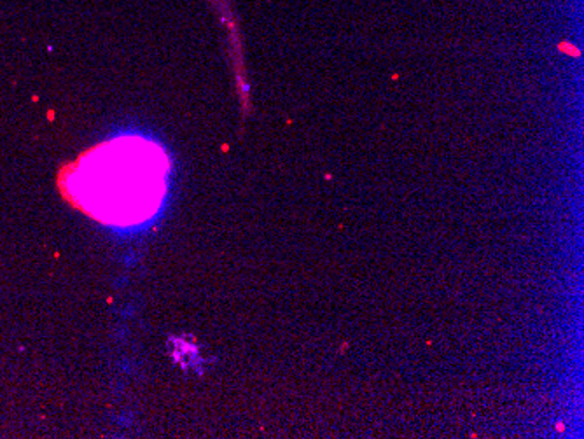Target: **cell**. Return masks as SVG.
<instances>
[{"label":"cell","mask_w":584,"mask_h":439,"mask_svg":"<svg viewBox=\"0 0 584 439\" xmlns=\"http://www.w3.org/2000/svg\"><path fill=\"white\" fill-rule=\"evenodd\" d=\"M170 158L158 142L121 135L91 147L65 168L63 193L102 224L133 228L161 210L168 191Z\"/></svg>","instance_id":"obj_1"}]
</instances>
